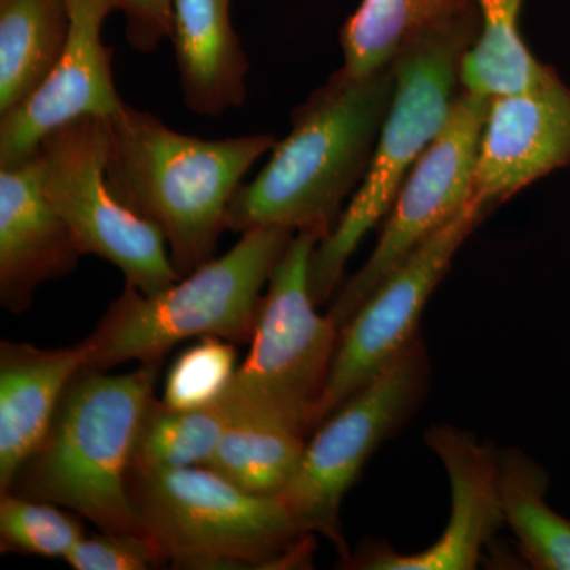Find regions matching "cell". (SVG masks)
Returning <instances> with one entry per match:
<instances>
[{"label":"cell","instance_id":"6da1fadb","mask_svg":"<svg viewBox=\"0 0 570 570\" xmlns=\"http://www.w3.org/2000/svg\"><path fill=\"white\" fill-rule=\"evenodd\" d=\"M395 89L393 62L370 75L340 69L292 112L291 134L228 206L227 230L285 227L328 236L373 160Z\"/></svg>","mask_w":570,"mask_h":570},{"label":"cell","instance_id":"7a4b0ae2","mask_svg":"<svg viewBox=\"0 0 570 570\" xmlns=\"http://www.w3.org/2000/svg\"><path fill=\"white\" fill-rule=\"evenodd\" d=\"M107 124L112 193L163 234L176 273L190 275L214 258L227 230L228 206L276 138L254 134L204 140L127 104Z\"/></svg>","mask_w":570,"mask_h":570},{"label":"cell","instance_id":"3957f363","mask_svg":"<svg viewBox=\"0 0 570 570\" xmlns=\"http://www.w3.org/2000/svg\"><path fill=\"white\" fill-rule=\"evenodd\" d=\"M160 365L145 363L116 376L78 373L9 491L69 509L100 531L148 535L130 499L129 472Z\"/></svg>","mask_w":570,"mask_h":570},{"label":"cell","instance_id":"277c9868","mask_svg":"<svg viewBox=\"0 0 570 570\" xmlns=\"http://www.w3.org/2000/svg\"><path fill=\"white\" fill-rule=\"evenodd\" d=\"M479 32L475 10L423 32L397 52L392 102L365 179L311 255L309 288L317 306L336 294L348 258L387 216L407 175L444 129L460 92L461 62Z\"/></svg>","mask_w":570,"mask_h":570},{"label":"cell","instance_id":"5b68a950","mask_svg":"<svg viewBox=\"0 0 570 570\" xmlns=\"http://www.w3.org/2000/svg\"><path fill=\"white\" fill-rule=\"evenodd\" d=\"M296 232L255 227L223 257L212 258L178 283L145 295L126 284L86 337V370L108 371L127 362L163 363L190 337H220L234 344L253 340L264 288Z\"/></svg>","mask_w":570,"mask_h":570},{"label":"cell","instance_id":"8992f818","mask_svg":"<svg viewBox=\"0 0 570 570\" xmlns=\"http://www.w3.org/2000/svg\"><path fill=\"white\" fill-rule=\"evenodd\" d=\"M142 530L175 569H302L316 540L279 497L247 493L206 466L129 472Z\"/></svg>","mask_w":570,"mask_h":570},{"label":"cell","instance_id":"52a82bcc","mask_svg":"<svg viewBox=\"0 0 570 570\" xmlns=\"http://www.w3.org/2000/svg\"><path fill=\"white\" fill-rule=\"evenodd\" d=\"M324 236L296 232L273 269L250 340L219 401L228 423L265 422L309 438L340 340L311 295V255Z\"/></svg>","mask_w":570,"mask_h":570},{"label":"cell","instance_id":"ba28073f","mask_svg":"<svg viewBox=\"0 0 570 570\" xmlns=\"http://www.w3.org/2000/svg\"><path fill=\"white\" fill-rule=\"evenodd\" d=\"M430 385V360L419 336L370 384L341 404L307 438L294 478L279 498L306 531L324 535L347 558L341 504L367 461L414 417Z\"/></svg>","mask_w":570,"mask_h":570},{"label":"cell","instance_id":"9c48e42d","mask_svg":"<svg viewBox=\"0 0 570 570\" xmlns=\"http://www.w3.org/2000/svg\"><path fill=\"white\" fill-rule=\"evenodd\" d=\"M107 119L82 118L41 140L43 193L69 224L86 255L110 262L141 294L154 295L181 279L167 242L148 220L116 197L108 184Z\"/></svg>","mask_w":570,"mask_h":570},{"label":"cell","instance_id":"30bf717a","mask_svg":"<svg viewBox=\"0 0 570 570\" xmlns=\"http://www.w3.org/2000/svg\"><path fill=\"white\" fill-rule=\"evenodd\" d=\"M489 97L461 89L444 129L396 194L376 247L337 288L326 316L343 330L389 276L474 197V175Z\"/></svg>","mask_w":570,"mask_h":570},{"label":"cell","instance_id":"8fae6325","mask_svg":"<svg viewBox=\"0 0 570 570\" xmlns=\"http://www.w3.org/2000/svg\"><path fill=\"white\" fill-rule=\"evenodd\" d=\"M490 213L472 197L381 284L341 330L317 426L417 340L428 299L448 275L460 247Z\"/></svg>","mask_w":570,"mask_h":570},{"label":"cell","instance_id":"7c38bea8","mask_svg":"<svg viewBox=\"0 0 570 570\" xmlns=\"http://www.w3.org/2000/svg\"><path fill=\"white\" fill-rule=\"evenodd\" d=\"M428 448L444 464L452 509L448 527L433 546L404 554L387 543L365 542L340 568L351 570H472L504 527L499 498V450L452 425L425 431Z\"/></svg>","mask_w":570,"mask_h":570},{"label":"cell","instance_id":"4fadbf2b","mask_svg":"<svg viewBox=\"0 0 570 570\" xmlns=\"http://www.w3.org/2000/svg\"><path fill=\"white\" fill-rule=\"evenodd\" d=\"M66 2L70 29L58 62L28 99L0 115V165L33 156L41 140L66 124L108 119L126 104L112 81V48L102 40L118 0Z\"/></svg>","mask_w":570,"mask_h":570},{"label":"cell","instance_id":"5bb4252c","mask_svg":"<svg viewBox=\"0 0 570 570\" xmlns=\"http://www.w3.org/2000/svg\"><path fill=\"white\" fill-rule=\"evenodd\" d=\"M570 167V89L549 81L490 99L480 137L474 198L494 209L513 195Z\"/></svg>","mask_w":570,"mask_h":570},{"label":"cell","instance_id":"9a60e30c","mask_svg":"<svg viewBox=\"0 0 570 570\" xmlns=\"http://www.w3.org/2000/svg\"><path fill=\"white\" fill-rule=\"evenodd\" d=\"M85 254L77 236L48 200L37 153L0 165V305L31 309L41 284L69 275Z\"/></svg>","mask_w":570,"mask_h":570},{"label":"cell","instance_id":"2e32d148","mask_svg":"<svg viewBox=\"0 0 570 570\" xmlns=\"http://www.w3.org/2000/svg\"><path fill=\"white\" fill-rule=\"evenodd\" d=\"M88 362L86 341L62 348L0 343V493L39 448L59 401Z\"/></svg>","mask_w":570,"mask_h":570},{"label":"cell","instance_id":"e0dca14e","mask_svg":"<svg viewBox=\"0 0 570 570\" xmlns=\"http://www.w3.org/2000/svg\"><path fill=\"white\" fill-rule=\"evenodd\" d=\"M232 0H174V41L184 105L216 118L242 107L250 63L230 18Z\"/></svg>","mask_w":570,"mask_h":570},{"label":"cell","instance_id":"ac0fdd59","mask_svg":"<svg viewBox=\"0 0 570 570\" xmlns=\"http://www.w3.org/2000/svg\"><path fill=\"white\" fill-rule=\"evenodd\" d=\"M69 29L66 0H0V115L50 75Z\"/></svg>","mask_w":570,"mask_h":570},{"label":"cell","instance_id":"d6986e66","mask_svg":"<svg viewBox=\"0 0 570 570\" xmlns=\"http://www.w3.org/2000/svg\"><path fill=\"white\" fill-rule=\"evenodd\" d=\"M475 10V0H362L341 29L344 69L373 73L395 61L409 41Z\"/></svg>","mask_w":570,"mask_h":570},{"label":"cell","instance_id":"ffe728a7","mask_svg":"<svg viewBox=\"0 0 570 570\" xmlns=\"http://www.w3.org/2000/svg\"><path fill=\"white\" fill-rule=\"evenodd\" d=\"M549 474L520 449L499 450L504 523L532 569L570 570V520L547 504Z\"/></svg>","mask_w":570,"mask_h":570},{"label":"cell","instance_id":"44dd1931","mask_svg":"<svg viewBox=\"0 0 570 570\" xmlns=\"http://www.w3.org/2000/svg\"><path fill=\"white\" fill-rule=\"evenodd\" d=\"M480 32L463 62L460 82L464 91L479 96H508L523 92L557 75L532 56L520 33L523 0H475Z\"/></svg>","mask_w":570,"mask_h":570},{"label":"cell","instance_id":"7402d4cb","mask_svg":"<svg viewBox=\"0 0 570 570\" xmlns=\"http://www.w3.org/2000/svg\"><path fill=\"white\" fill-rule=\"evenodd\" d=\"M307 438L265 422L228 423L208 466L247 493L279 497L294 478Z\"/></svg>","mask_w":570,"mask_h":570},{"label":"cell","instance_id":"603a6c76","mask_svg":"<svg viewBox=\"0 0 570 570\" xmlns=\"http://www.w3.org/2000/svg\"><path fill=\"white\" fill-rule=\"evenodd\" d=\"M227 426V415L217 403L176 409L154 397L138 430L130 471L208 466Z\"/></svg>","mask_w":570,"mask_h":570},{"label":"cell","instance_id":"cb8c5ba5","mask_svg":"<svg viewBox=\"0 0 570 570\" xmlns=\"http://www.w3.org/2000/svg\"><path fill=\"white\" fill-rule=\"evenodd\" d=\"M61 508V505H59ZM58 504L0 493V550L28 557L63 558L85 538L80 520Z\"/></svg>","mask_w":570,"mask_h":570},{"label":"cell","instance_id":"d4e9b609","mask_svg":"<svg viewBox=\"0 0 570 570\" xmlns=\"http://www.w3.org/2000/svg\"><path fill=\"white\" fill-rule=\"evenodd\" d=\"M236 371V348L220 337H200V343L175 360L163 401L176 409L209 406L224 395Z\"/></svg>","mask_w":570,"mask_h":570},{"label":"cell","instance_id":"484cf974","mask_svg":"<svg viewBox=\"0 0 570 570\" xmlns=\"http://www.w3.org/2000/svg\"><path fill=\"white\" fill-rule=\"evenodd\" d=\"M66 561L75 570H149L164 568L168 558L149 535L100 531L82 538Z\"/></svg>","mask_w":570,"mask_h":570},{"label":"cell","instance_id":"4316f807","mask_svg":"<svg viewBox=\"0 0 570 570\" xmlns=\"http://www.w3.org/2000/svg\"><path fill=\"white\" fill-rule=\"evenodd\" d=\"M126 14L127 40L135 50L151 52L174 28V0H118Z\"/></svg>","mask_w":570,"mask_h":570}]
</instances>
